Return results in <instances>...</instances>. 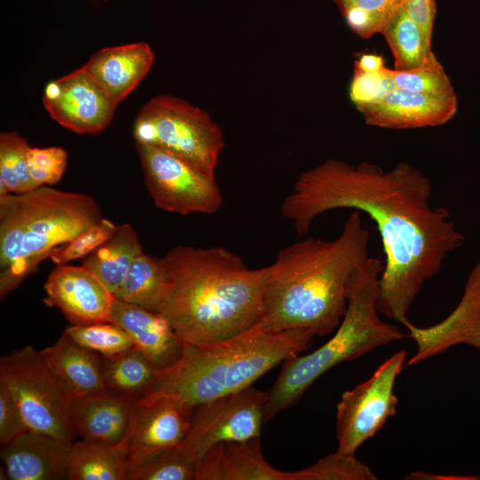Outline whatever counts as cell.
<instances>
[{
	"label": "cell",
	"instance_id": "1",
	"mask_svg": "<svg viewBox=\"0 0 480 480\" xmlns=\"http://www.w3.org/2000/svg\"><path fill=\"white\" fill-rule=\"evenodd\" d=\"M431 193L429 178L409 163L387 171L368 162L331 158L297 177L281 213L299 236L308 234L316 217L332 210L367 214L385 255L376 307L404 325L423 284L464 241L449 212L431 205Z\"/></svg>",
	"mask_w": 480,
	"mask_h": 480
},
{
	"label": "cell",
	"instance_id": "2",
	"mask_svg": "<svg viewBox=\"0 0 480 480\" xmlns=\"http://www.w3.org/2000/svg\"><path fill=\"white\" fill-rule=\"evenodd\" d=\"M162 259L165 278L158 313L185 344L220 343L260 319L268 266L252 268L222 246L178 245Z\"/></svg>",
	"mask_w": 480,
	"mask_h": 480
},
{
	"label": "cell",
	"instance_id": "3",
	"mask_svg": "<svg viewBox=\"0 0 480 480\" xmlns=\"http://www.w3.org/2000/svg\"><path fill=\"white\" fill-rule=\"evenodd\" d=\"M370 232L352 211L334 239L307 238L281 249L272 264L257 327L305 329L315 336L339 326L353 272L369 258Z\"/></svg>",
	"mask_w": 480,
	"mask_h": 480
},
{
	"label": "cell",
	"instance_id": "4",
	"mask_svg": "<svg viewBox=\"0 0 480 480\" xmlns=\"http://www.w3.org/2000/svg\"><path fill=\"white\" fill-rule=\"evenodd\" d=\"M314 336L305 329L265 332L255 324L220 343L185 344L174 364L158 370L147 395L168 396L196 408L252 386L275 366L309 348Z\"/></svg>",
	"mask_w": 480,
	"mask_h": 480
},
{
	"label": "cell",
	"instance_id": "5",
	"mask_svg": "<svg viewBox=\"0 0 480 480\" xmlns=\"http://www.w3.org/2000/svg\"><path fill=\"white\" fill-rule=\"evenodd\" d=\"M102 219L90 196L40 186L0 196V295L15 290L57 250Z\"/></svg>",
	"mask_w": 480,
	"mask_h": 480
},
{
	"label": "cell",
	"instance_id": "6",
	"mask_svg": "<svg viewBox=\"0 0 480 480\" xmlns=\"http://www.w3.org/2000/svg\"><path fill=\"white\" fill-rule=\"evenodd\" d=\"M382 269L381 260L367 258L350 276L347 308L332 338L309 354L294 355L283 362L268 391L265 423L297 403L332 367L406 337L397 326L379 316L376 301Z\"/></svg>",
	"mask_w": 480,
	"mask_h": 480
},
{
	"label": "cell",
	"instance_id": "7",
	"mask_svg": "<svg viewBox=\"0 0 480 480\" xmlns=\"http://www.w3.org/2000/svg\"><path fill=\"white\" fill-rule=\"evenodd\" d=\"M133 137L213 176L225 146L221 128L207 112L172 95L155 96L141 108Z\"/></svg>",
	"mask_w": 480,
	"mask_h": 480
},
{
	"label": "cell",
	"instance_id": "8",
	"mask_svg": "<svg viewBox=\"0 0 480 480\" xmlns=\"http://www.w3.org/2000/svg\"><path fill=\"white\" fill-rule=\"evenodd\" d=\"M0 380L8 387L27 428L74 443L76 435L73 399L32 346L13 350L0 359Z\"/></svg>",
	"mask_w": 480,
	"mask_h": 480
},
{
	"label": "cell",
	"instance_id": "9",
	"mask_svg": "<svg viewBox=\"0 0 480 480\" xmlns=\"http://www.w3.org/2000/svg\"><path fill=\"white\" fill-rule=\"evenodd\" d=\"M144 183L155 205L168 212L213 214L223 204L215 176L159 148L136 142Z\"/></svg>",
	"mask_w": 480,
	"mask_h": 480
},
{
	"label": "cell",
	"instance_id": "10",
	"mask_svg": "<svg viewBox=\"0 0 480 480\" xmlns=\"http://www.w3.org/2000/svg\"><path fill=\"white\" fill-rule=\"evenodd\" d=\"M268 391L252 386L195 408L189 430L178 448L196 465L213 446L260 437Z\"/></svg>",
	"mask_w": 480,
	"mask_h": 480
},
{
	"label": "cell",
	"instance_id": "11",
	"mask_svg": "<svg viewBox=\"0 0 480 480\" xmlns=\"http://www.w3.org/2000/svg\"><path fill=\"white\" fill-rule=\"evenodd\" d=\"M406 351L396 352L368 380L341 395L336 414V452L355 455L359 446L396 414L398 399L394 385L406 364Z\"/></svg>",
	"mask_w": 480,
	"mask_h": 480
},
{
	"label": "cell",
	"instance_id": "12",
	"mask_svg": "<svg viewBox=\"0 0 480 480\" xmlns=\"http://www.w3.org/2000/svg\"><path fill=\"white\" fill-rule=\"evenodd\" d=\"M194 411L164 395L150 394L135 400L128 433L130 470L179 446L189 430Z\"/></svg>",
	"mask_w": 480,
	"mask_h": 480
},
{
	"label": "cell",
	"instance_id": "13",
	"mask_svg": "<svg viewBox=\"0 0 480 480\" xmlns=\"http://www.w3.org/2000/svg\"><path fill=\"white\" fill-rule=\"evenodd\" d=\"M42 100L54 121L79 134L104 130L117 107L83 66L50 82Z\"/></svg>",
	"mask_w": 480,
	"mask_h": 480
},
{
	"label": "cell",
	"instance_id": "14",
	"mask_svg": "<svg viewBox=\"0 0 480 480\" xmlns=\"http://www.w3.org/2000/svg\"><path fill=\"white\" fill-rule=\"evenodd\" d=\"M404 326L408 330L406 336L417 345L416 353L406 362L407 366L458 344L480 349V261L469 272L460 300L444 319L428 327H418L410 321Z\"/></svg>",
	"mask_w": 480,
	"mask_h": 480
},
{
	"label": "cell",
	"instance_id": "15",
	"mask_svg": "<svg viewBox=\"0 0 480 480\" xmlns=\"http://www.w3.org/2000/svg\"><path fill=\"white\" fill-rule=\"evenodd\" d=\"M44 302L72 324L111 321L114 294L84 266L58 265L44 284Z\"/></svg>",
	"mask_w": 480,
	"mask_h": 480
},
{
	"label": "cell",
	"instance_id": "16",
	"mask_svg": "<svg viewBox=\"0 0 480 480\" xmlns=\"http://www.w3.org/2000/svg\"><path fill=\"white\" fill-rule=\"evenodd\" d=\"M355 107L370 126L407 130L446 124L455 116L458 100L455 92L435 94L397 87L377 100Z\"/></svg>",
	"mask_w": 480,
	"mask_h": 480
},
{
	"label": "cell",
	"instance_id": "17",
	"mask_svg": "<svg viewBox=\"0 0 480 480\" xmlns=\"http://www.w3.org/2000/svg\"><path fill=\"white\" fill-rule=\"evenodd\" d=\"M73 443L28 429L1 446V458L8 479H68Z\"/></svg>",
	"mask_w": 480,
	"mask_h": 480
},
{
	"label": "cell",
	"instance_id": "18",
	"mask_svg": "<svg viewBox=\"0 0 480 480\" xmlns=\"http://www.w3.org/2000/svg\"><path fill=\"white\" fill-rule=\"evenodd\" d=\"M110 322L129 334L134 348L157 370L172 366L183 353L185 343L158 312L115 297Z\"/></svg>",
	"mask_w": 480,
	"mask_h": 480
},
{
	"label": "cell",
	"instance_id": "19",
	"mask_svg": "<svg viewBox=\"0 0 480 480\" xmlns=\"http://www.w3.org/2000/svg\"><path fill=\"white\" fill-rule=\"evenodd\" d=\"M155 54L144 42L104 47L93 53L84 68L118 105L150 70Z\"/></svg>",
	"mask_w": 480,
	"mask_h": 480
},
{
	"label": "cell",
	"instance_id": "20",
	"mask_svg": "<svg viewBox=\"0 0 480 480\" xmlns=\"http://www.w3.org/2000/svg\"><path fill=\"white\" fill-rule=\"evenodd\" d=\"M194 480H299L298 471L273 468L264 458L260 437L219 444L199 462Z\"/></svg>",
	"mask_w": 480,
	"mask_h": 480
},
{
	"label": "cell",
	"instance_id": "21",
	"mask_svg": "<svg viewBox=\"0 0 480 480\" xmlns=\"http://www.w3.org/2000/svg\"><path fill=\"white\" fill-rule=\"evenodd\" d=\"M40 353L73 401L108 391L102 356L76 344L65 333L53 345L41 349Z\"/></svg>",
	"mask_w": 480,
	"mask_h": 480
},
{
	"label": "cell",
	"instance_id": "22",
	"mask_svg": "<svg viewBox=\"0 0 480 480\" xmlns=\"http://www.w3.org/2000/svg\"><path fill=\"white\" fill-rule=\"evenodd\" d=\"M133 402L109 391L73 401L72 419L76 435L89 442H121L130 431Z\"/></svg>",
	"mask_w": 480,
	"mask_h": 480
},
{
	"label": "cell",
	"instance_id": "23",
	"mask_svg": "<svg viewBox=\"0 0 480 480\" xmlns=\"http://www.w3.org/2000/svg\"><path fill=\"white\" fill-rule=\"evenodd\" d=\"M128 436L116 444L74 442L68 465L70 480H128Z\"/></svg>",
	"mask_w": 480,
	"mask_h": 480
},
{
	"label": "cell",
	"instance_id": "24",
	"mask_svg": "<svg viewBox=\"0 0 480 480\" xmlns=\"http://www.w3.org/2000/svg\"><path fill=\"white\" fill-rule=\"evenodd\" d=\"M142 251L139 236L130 224L118 225L113 235L83 259L89 269L115 296L132 260Z\"/></svg>",
	"mask_w": 480,
	"mask_h": 480
},
{
	"label": "cell",
	"instance_id": "25",
	"mask_svg": "<svg viewBox=\"0 0 480 480\" xmlns=\"http://www.w3.org/2000/svg\"><path fill=\"white\" fill-rule=\"evenodd\" d=\"M107 390L135 401L153 387L158 370L134 347L113 357H102Z\"/></svg>",
	"mask_w": 480,
	"mask_h": 480
},
{
	"label": "cell",
	"instance_id": "26",
	"mask_svg": "<svg viewBox=\"0 0 480 480\" xmlns=\"http://www.w3.org/2000/svg\"><path fill=\"white\" fill-rule=\"evenodd\" d=\"M380 34L385 38L394 57V69L409 70L420 67L433 52L420 28L402 5L385 21Z\"/></svg>",
	"mask_w": 480,
	"mask_h": 480
},
{
	"label": "cell",
	"instance_id": "27",
	"mask_svg": "<svg viewBox=\"0 0 480 480\" xmlns=\"http://www.w3.org/2000/svg\"><path fill=\"white\" fill-rule=\"evenodd\" d=\"M164 278L163 259L141 252L132 260L115 297L158 312Z\"/></svg>",
	"mask_w": 480,
	"mask_h": 480
},
{
	"label": "cell",
	"instance_id": "28",
	"mask_svg": "<svg viewBox=\"0 0 480 480\" xmlns=\"http://www.w3.org/2000/svg\"><path fill=\"white\" fill-rule=\"evenodd\" d=\"M30 146L17 132L0 134V196L21 194L38 187L28 166Z\"/></svg>",
	"mask_w": 480,
	"mask_h": 480
},
{
	"label": "cell",
	"instance_id": "29",
	"mask_svg": "<svg viewBox=\"0 0 480 480\" xmlns=\"http://www.w3.org/2000/svg\"><path fill=\"white\" fill-rule=\"evenodd\" d=\"M63 333L76 344L106 358L120 355L134 347L129 334L112 322L72 324Z\"/></svg>",
	"mask_w": 480,
	"mask_h": 480
},
{
	"label": "cell",
	"instance_id": "30",
	"mask_svg": "<svg viewBox=\"0 0 480 480\" xmlns=\"http://www.w3.org/2000/svg\"><path fill=\"white\" fill-rule=\"evenodd\" d=\"M350 29L363 39L380 32L403 0H334Z\"/></svg>",
	"mask_w": 480,
	"mask_h": 480
},
{
	"label": "cell",
	"instance_id": "31",
	"mask_svg": "<svg viewBox=\"0 0 480 480\" xmlns=\"http://www.w3.org/2000/svg\"><path fill=\"white\" fill-rule=\"evenodd\" d=\"M388 72L398 88L435 94L454 92L451 79L434 52L419 68L409 70L388 68Z\"/></svg>",
	"mask_w": 480,
	"mask_h": 480
},
{
	"label": "cell",
	"instance_id": "32",
	"mask_svg": "<svg viewBox=\"0 0 480 480\" xmlns=\"http://www.w3.org/2000/svg\"><path fill=\"white\" fill-rule=\"evenodd\" d=\"M299 480H375L372 469L355 455L334 452L298 471Z\"/></svg>",
	"mask_w": 480,
	"mask_h": 480
},
{
	"label": "cell",
	"instance_id": "33",
	"mask_svg": "<svg viewBox=\"0 0 480 480\" xmlns=\"http://www.w3.org/2000/svg\"><path fill=\"white\" fill-rule=\"evenodd\" d=\"M196 465L174 447L132 468L128 480H192Z\"/></svg>",
	"mask_w": 480,
	"mask_h": 480
},
{
	"label": "cell",
	"instance_id": "34",
	"mask_svg": "<svg viewBox=\"0 0 480 480\" xmlns=\"http://www.w3.org/2000/svg\"><path fill=\"white\" fill-rule=\"evenodd\" d=\"M116 225L102 218L99 222L78 235L73 240L57 250L50 259L57 265L84 259L108 239L115 232Z\"/></svg>",
	"mask_w": 480,
	"mask_h": 480
},
{
	"label": "cell",
	"instance_id": "35",
	"mask_svg": "<svg viewBox=\"0 0 480 480\" xmlns=\"http://www.w3.org/2000/svg\"><path fill=\"white\" fill-rule=\"evenodd\" d=\"M68 154L60 147L29 148L28 151V172L39 186L58 183L66 170Z\"/></svg>",
	"mask_w": 480,
	"mask_h": 480
},
{
	"label": "cell",
	"instance_id": "36",
	"mask_svg": "<svg viewBox=\"0 0 480 480\" xmlns=\"http://www.w3.org/2000/svg\"><path fill=\"white\" fill-rule=\"evenodd\" d=\"M388 68L380 73H368L354 66L348 95L355 106L377 100L397 88Z\"/></svg>",
	"mask_w": 480,
	"mask_h": 480
},
{
	"label": "cell",
	"instance_id": "37",
	"mask_svg": "<svg viewBox=\"0 0 480 480\" xmlns=\"http://www.w3.org/2000/svg\"><path fill=\"white\" fill-rule=\"evenodd\" d=\"M28 428L6 384L0 380V444H8Z\"/></svg>",
	"mask_w": 480,
	"mask_h": 480
},
{
	"label": "cell",
	"instance_id": "38",
	"mask_svg": "<svg viewBox=\"0 0 480 480\" xmlns=\"http://www.w3.org/2000/svg\"><path fill=\"white\" fill-rule=\"evenodd\" d=\"M402 7L420 28L427 42L432 44L436 14V0H403Z\"/></svg>",
	"mask_w": 480,
	"mask_h": 480
},
{
	"label": "cell",
	"instance_id": "39",
	"mask_svg": "<svg viewBox=\"0 0 480 480\" xmlns=\"http://www.w3.org/2000/svg\"><path fill=\"white\" fill-rule=\"evenodd\" d=\"M354 66L368 73H380L386 68L383 58L372 53L362 54L355 60Z\"/></svg>",
	"mask_w": 480,
	"mask_h": 480
},
{
	"label": "cell",
	"instance_id": "40",
	"mask_svg": "<svg viewBox=\"0 0 480 480\" xmlns=\"http://www.w3.org/2000/svg\"><path fill=\"white\" fill-rule=\"evenodd\" d=\"M477 479H480V476H479V477H477Z\"/></svg>",
	"mask_w": 480,
	"mask_h": 480
}]
</instances>
